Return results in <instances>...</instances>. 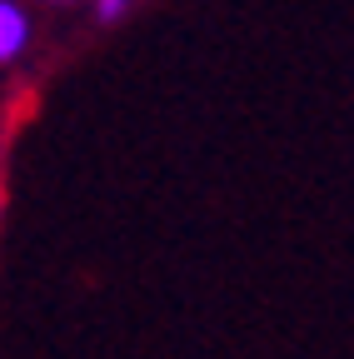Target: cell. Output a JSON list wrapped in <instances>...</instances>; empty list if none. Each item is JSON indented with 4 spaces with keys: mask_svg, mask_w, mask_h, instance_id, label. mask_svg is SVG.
<instances>
[{
    "mask_svg": "<svg viewBox=\"0 0 354 359\" xmlns=\"http://www.w3.org/2000/svg\"><path fill=\"white\" fill-rule=\"evenodd\" d=\"M125 6H130V0H100L95 15H100V20H120V15H125Z\"/></svg>",
    "mask_w": 354,
    "mask_h": 359,
    "instance_id": "cell-2",
    "label": "cell"
},
{
    "mask_svg": "<svg viewBox=\"0 0 354 359\" xmlns=\"http://www.w3.org/2000/svg\"><path fill=\"white\" fill-rule=\"evenodd\" d=\"M25 35H30V25H25V15H20V6L0 0V60H15V55L25 50Z\"/></svg>",
    "mask_w": 354,
    "mask_h": 359,
    "instance_id": "cell-1",
    "label": "cell"
}]
</instances>
